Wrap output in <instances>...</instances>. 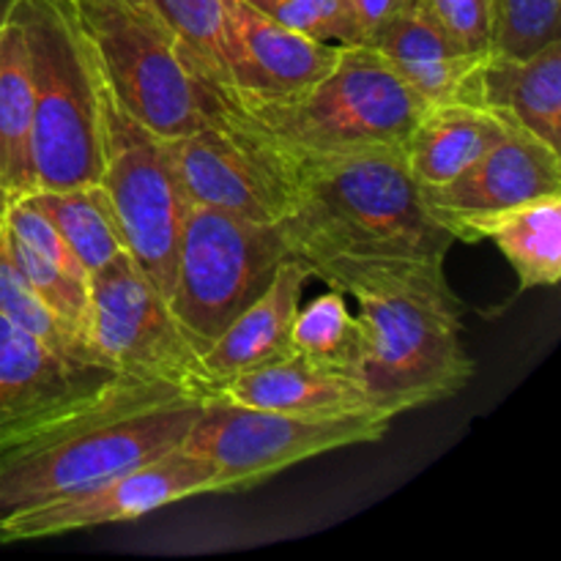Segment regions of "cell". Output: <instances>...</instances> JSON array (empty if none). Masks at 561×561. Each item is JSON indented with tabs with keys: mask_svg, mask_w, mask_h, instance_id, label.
<instances>
[{
	"mask_svg": "<svg viewBox=\"0 0 561 561\" xmlns=\"http://www.w3.org/2000/svg\"><path fill=\"white\" fill-rule=\"evenodd\" d=\"M294 164V197L277 222L288 257L345 296L444 272L455 236L427 214L400 148Z\"/></svg>",
	"mask_w": 561,
	"mask_h": 561,
	"instance_id": "cell-1",
	"label": "cell"
},
{
	"mask_svg": "<svg viewBox=\"0 0 561 561\" xmlns=\"http://www.w3.org/2000/svg\"><path fill=\"white\" fill-rule=\"evenodd\" d=\"M201 91L206 118L255 137L288 162L400 148L425 110L370 44L343 47L321 80L285 96H252L208 82Z\"/></svg>",
	"mask_w": 561,
	"mask_h": 561,
	"instance_id": "cell-2",
	"label": "cell"
},
{
	"mask_svg": "<svg viewBox=\"0 0 561 561\" xmlns=\"http://www.w3.org/2000/svg\"><path fill=\"white\" fill-rule=\"evenodd\" d=\"M201 403L168 383H129L99 409L0 460V515L170 453L192 431Z\"/></svg>",
	"mask_w": 561,
	"mask_h": 561,
	"instance_id": "cell-3",
	"label": "cell"
},
{
	"mask_svg": "<svg viewBox=\"0 0 561 561\" xmlns=\"http://www.w3.org/2000/svg\"><path fill=\"white\" fill-rule=\"evenodd\" d=\"M365 351L359 383L381 416L405 414L463 392L474 376L463 307L447 274L356 290Z\"/></svg>",
	"mask_w": 561,
	"mask_h": 561,
	"instance_id": "cell-4",
	"label": "cell"
},
{
	"mask_svg": "<svg viewBox=\"0 0 561 561\" xmlns=\"http://www.w3.org/2000/svg\"><path fill=\"white\" fill-rule=\"evenodd\" d=\"M33 88V168L38 190L99 181V88L91 53L60 0H16Z\"/></svg>",
	"mask_w": 561,
	"mask_h": 561,
	"instance_id": "cell-5",
	"label": "cell"
},
{
	"mask_svg": "<svg viewBox=\"0 0 561 561\" xmlns=\"http://www.w3.org/2000/svg\"><path fill=\"white\" fill-rule=\"evenodd\" d=\"M121 107L162 140L201 129L206 104L179 44L137 0H60Z\"/></svg>",
	"mask_w": 561,
	"mask_h": 561,
	"instance_id": "cell-6",
	"label": "cell"
},
{
	"mask_svg": "<svg viewBox=\"0 0 561 561\" xmlns=\"http://www.w3.org/2000/svg\"><path fill=\"white\" fill-rule=\"evenodd\" d=\"M285 257L277 225L186 206L168 305L201 354L268 288Z\"/></svg>",
	"mask_w": 561,
	"mask_h": 561,
	"instance_id": "cell-7",
	"label": "cell"
},
{
	"mask_svg": "<svg viewBox=\"0 0 561 561\" xmlns=\"http://www.w3.org/2000/svg\"><path fill=\"white\" fill-rule=\"evenodd\" d=\"M93 60V58H91ZM96 69V64H93ZM99 181L131 261L168 299L175 241L186 214L168 140L131 118L96 69Z\"/></svg>",
	"mask_w": 561,
	"mask_h": 561,
	"instance_id": "cell-8",
	"label": "cell"
},
{
	"mask_svg": "<svg viewBox=\"0 0 561 561\" xmlns=\"http://www.w3.org/2000/svg\"><path fill=\"white\" fill-rule=\"evenodd\" d=\"M389 427V416H296L206 398L181 447L211 466L217 496H228L318 455L381 442Z\"/></svg>",
	"mask_w": 561,
	"mask_h": 561,
	"instance_id": "cell-9",
	"label": "cell"
},
{
	"mask_svg": "<svg viewBox=\"0 0 561 561\" xmlns=\"http://www.w3.org/2000/svg\"><path fill=\"white\" fill-rule=\"evenodd\" d=\"M85 334L96 359L121 376L168 383L197 400L217 394L197 345L129 252L91 274Z\"/></svg>",
	"mask_w": 561,
	"mask_h": 561,
	"instance_id": "cell-10",
	"label": "cell"
},
{
	"mask_svg": "<svg viewBox=\"0 0 561 561\" xmlns=\"http://www.w3.org/2000/svg\"><path fill=\"white\" fill-rule=\"evenodd\" d=\"M195 496H217V474L206 460L186 453L179 444L135 469L102 477L64 496L0 515V546L49 540L110 524H129Z\"/></svg>",
	"mask_w": 561,
	"mask_h": 561,
	"instance_id": "cell-11",
	"label": "cell"
},
{
	"mask_svg": "<svg viewBox=\"0 0 561 561\" xmlns=\"http://www.w3.org/2000/svg\"><path fill=\"white\" fill-rule=\"evenodd\" d=\"M135 381L110 367L64 359L0 316V460Z\"/></svg>",
	"mask_w": 561,
	"mask_h": 561,
	"instance_id": "cell-12",
	"label": "cell"
},
{
	"mask_svg": "<svg viewBox=\"0 0 561 561\" xmlns=\"http://www.w3.org/2000/svg\"><path fill=\"white\" fill-rule=\"evenodd\" d=\"M168 157L186 206L277 225L294 197V164L255 137L206 118L201 129L168 140Z\"/></svg>",
	"mask_w": 561,
	"mask_h": 561,
	"instance_id": "cell-13",
	"label": "cell"
},
{
	"mask_svg": "<svg viewBox=\"0 0 561 561\" xmlns=\"http://www.w3.org/2000/svg\"><path fill=\"white\" fill-rule=\"evenodd\" d=\"M542 195H561V151L520 126L449 184L422 190V203L460 241L466 225Z\"/></svg>",
	"mask_w": 561,
	"mask_h": 561,
	"instance_id": "cell-14",
	"label": "cell"
},
{
	"mask_svg": "<svg viewBox=\"0 0 561 561\" xmlns=\"http://www.w3.org/2000/svg\"><path fill=\"white\" fill-rule=\"evenodd\" d=\"M340 49L343 44L316 42L247 0H225V88L285 96L321 80Z\"/></svg>",
	"mask_w": 561,
	"mask_h": 561,
	"instance_id": "cell-15",
	"label": "cell"
},
{
	"mask_svg": "<svg viewBox=\"0 0 561 561\" xmlns=\"http://www.w3.org/2000/svg\"><path fill=\"white\" fill-rule=\"evenodd\" d=\"M367 44L425 104H482V71L491 53L458 47L414 3L383 22Z\"/></svg>",
	"mask_w": 561,
	"mask_h": 561,
	"instance_id": "cell-16",
	"label": "cell"
},
{
	"mask_svg": "<svg viewBox=\"0 0 561 561\" xmlns=\"http://www.w3.org/2000/svg\"><path fill=\"white\" fill-rule=\"evenodd\" d=\"M214 398L296 416H381L354 376L294 354L228 378Z\"/></svg>",
	"mask_w": 561,
	"mask_h": 561,
	"instance_id": "cell-17",
	"label": "cell"
},
{
	"mask_svg": "<svg viewBox=\"0 0 561 561\" xmlns=\"http://www.w3.org/2000/svg\"><path fill=\"white\" fill-rule=\"evenodd\" d=\"M0 217H3V247L22 279L64 321L85 332L91 274L85 272L80 257L71 252L64 236L38 211L31 197L3 203Z\"/></svg>",
	"mask_w": 561,
	"mask_h": 561,
	"instance_id": "cell-18",
	"label": "cell"
},
{
	"mask_svg": "<svg viewBox=\"0 0 561 561\" xmlns=\"http://www.w3.org/2000/svg\"><path fill=\"white\" fill-rule=\"evenodd\" d=\"M307 279L310 272L296 257H285L268 288L203 351L201 362L217 387L239 373L290 356V329Z\"/></svg>",
	"mask_w": 561,
	"mask_h": 561,
	"instance_id": "cell-19",
	"label": "cell"
},
{
	"mask_svg": "<svg viewBox=\"0 0 561 561\" xmlns=\"http://www.w3.org/2000/svg\"><path fill=\"white\" fill-rule=\"evenodd\" d=\"M510 121L482 104H425L400 142L405 170L420 190L449 184L507 137Z\"/></svg>",
	"mask_w": 561,
	"mask_h": 561,
	"instance_id": "cell-20",
	"label": "cell"
},
{
	"mask_svg": "<svg viewBox=\"0 0 561 561\" xmlns=\"http://www.w3.org/2000/svg\"><path fill=\"white\" fill-rule=\"evenodd\" d=\"M482 104L561 151V38L524 58L491 53Z\"/></svg>",
	"mask_w": 561,
	"mask_h": 561,
	"instance_id": "cell-21",
	"label": "cell"
},
{
	"mask_svg": "<svg viewBox=\"0 0 561 561\" xmlns=\"http://www.w3.org/2000/svg\"><path fill=\"white\" fill-rule=\"evenodd\" d=\"M493 241L513 266L520 290L553 288L561 279V195H542L466 225L460 241Z\"/></svg>",
	"mask_w": 561,
	"mask_h": 561,
	"instance_id": "cell-22",
	"label": "cell"
},
{
	"mask_svg": "<svg viewBox=\"0 0 561 561\" xmlns=\"http://www.w3.org/2000/svg\"><path fill=\"white\" fill-rule=\"evenodd\" d=\"M36 192L33 88L20 22L0 25V206Z\"/></svg>",
	"mask_w": 561,
	"mask_h": 561,
	"instance_id": "cell-23",
	"label": "cell"
},
{
	"mask_svg": "<svg viewBox=\"0 0 561 561\" xmlns=\"http://www.w3.org/2000/svg\"><path fill=\"white\" fill-rule=\"evenodd\" d=\"M27 197L64 236L88 274H96L121 252H126L118 225L96 184L71 186V190H38Z\"/></svg>",
	"mask_w": 561,
	"mask_h": 561,
	"instance_id": "cell-24",
	"label": "cell"
},
{
	"mask_svg": "<svg viewBox=\"0 0 561 561\" xmlns=\"http://www.w3.org/2000/svg\"><path fill=\"white\" fill-rule=\"evenodd\" d=\"M343 296L340 290L329 288V294L299 307L290 329V354L312 365L348 373L359 381L365 337H362L359 318L348 310Z\"/></svg>",
	"mask_w": 561,
	"mask_h": 561,
	"instance_id": "cell-25",
	"label": "cell"
},
{
	"mask_svg": "<svg viewBox=\"0 0 561 561\" xmlns=\"http://www.w3.org/2000/svg\"><path fill=\"white\" fill-rule=\"evenodd\" d=\"M173 36L201 82H225V0H137Z\"/></svg>",
	"mask_w": 561,
	"mask_h": 561,
	"instance_id": "cell-26",
	"label": "cell"
},
{
	"mask_svg": "<svg viewBox=\"0 0 561 561\" xmlns=\"http://www.w3.org/2000/svg\"><path fill=\"white\" fill-rule=\"evenodd\" d=\"M0 316L33 340L44 345L53 354L64 356L69 362H80V365H99L102 362L93 354L91 343H88L85 332L71 327L69 321L58 316L31 285L22 279L16 266L11 263L9 252L3 247V233H0Z\"/></svg>",
	"mask_w": 561,
	"mask_h": 561,
	"instance_id": "cell-27",
	"label": "cell"
},
{
	"mask_svg": "<svg viewBox=\"0 0 561 561\" xmlns=\"http://www.w3.org/2000/svg\"><path fill=\"white\" fill-rule=\"evenodd\" d=\"M561 38V0H493V53H537Z\"/></svg>",
	"mask_w": 561,
	"mask_h": 561,
	"instance_id": "cell-28",
	"label": "cell"
},
{
	"mask_svg": "<svg viewBox=\"0 0 561 561\" xmlns=\"http://www.w3.org/2000/svg\"><path fill=\"white\" fill-rule=\"evenodd\" d=\"M268 14L316 42H337L343 47L365 44L351 0H277Z\"/></svg>",
	"mask_w": 561,
	"mask_h": 561,
	"instance_id": "cell-29",
	"label": "cell"
},
{
	"mask_svg": "<svg viewBox=\"0 0 561 561\" xmlns=\"http://www.w3.org/2000/svg\"><path fill=\"white\" fill-rule=\"evenodd\" d=\"M458 47L493 53V0H411Z\"/></svg>",
	"mask_w": 561,
	"mask_h": 561,
	"instance_id": "cell-30",
	"label": "cell"
},
{
	"mask_svg": "<svg viewBox=\"0 0 561 561\" xmlns=\"http://www.w3.org/2000/svg\"><path fill=\"white\" fill-rule=\"evenodd\" d=\"M411 0H351L354 5L356 22H359V31L365 36V44L370 42L373 33L383 25V22L392 20L398 11H403Z\"/></svg>",
	"mask_w": 561,
	"mask_h": 561,
	"instance_id": "cell-31",
	"label": "cell"
},
{
	"mask_svg": "<svg viewBox=\"0 0 561 561\" xmlns=\"http://www.w3.org/2000/svg\"><path fill=\"white\" fill-rule=\"evenodd\" d=\"M14 3H16V0H0V25H5V22L11 20V11H14Z\"/></svg>",
	"mask_w": 561,
	"mask_h": 561,
	"instance_id": "cell-32",
	"label": "cell"
},
{
	"mask_svg": "<svg viewBox=\"0 0 561 561\" xmlns=\"http://www.w3.org/2000/svg\"><path fill=\"white\" fill-rule=\"evenodd\" d=\"M247 3H252V5H255V9L266 11V14H268V11H272L274 5H277V0H247Z\"/></svg>",
	"mask_w": 561,
	"mask_h": 561,
	"instance_id": "cell-33",
	"label": "cell"
},
{
	"mask_svg": "<svg viewBox=\"0 0 561 561\" xmlns=\"http://www.w3.org/2000/svg\"><path fill=\"white\" fill-rule=\"evenodd\" d=\"M0 233H3V217H0Z\"/></svg>",
	"mask_w": 561,
	"mask_h": 561,
	"instance_id": "cell-34",
	"label": "cell"
}]
</instances>
